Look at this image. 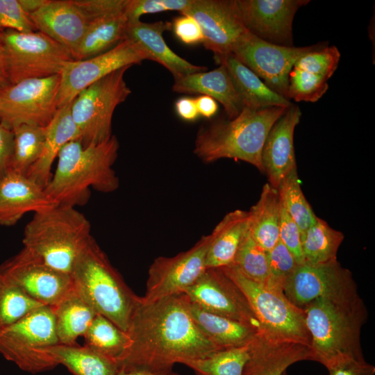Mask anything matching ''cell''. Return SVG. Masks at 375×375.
Masks as SVG:
<instances>
[{"instance_id": "6da1fadb", "label": "cell", "mask_w": 375, "mask_h": 375, "mask_svg": "<svg viewBox=\"0 0 375 375\" xmlns=\"http://www.w3.org/2000/svg\"><path fill=\"white\" fill-rule=\"evenodd\" d=\"M126 333L130 344L117 360L118 368L169 370L220 349L197 326L184 292L149 303L140 299Z\"/></svg>"}, {"instance_id": "7a4b0ae2", "label": "cell", "mask_w": 375, "mask_h": 375, "mask_svg": "<svg viewBox=\"0 0 375 375\" xmlns=\"http://www.w3.org/2000/svg\"><path fill=\"white\" fill-rule=\"evenodd\" d=\"M119 144L115 135L108 140L83 147L79 140L67 143L60 151L56 169L44 188L55 205L72 207L85 204L90 188L110 193L119 186L112 165Z\"/></svg>"}, {"instance_id": "3957f363", "label": "cell", "mask_w": 375, "mask_h": 375, "mask_svg": "<svg viewBox=\"0 0 375 375\" xmlns=\"http://www.w3.org/2000/svg\"><path fill=\"white\" fill-rule=\"evenodd\" d=\"M313 361L326 368L346 358H364L361 328L367 312L358 292L320 297L303 308Z\"/></svg>"}, {"instance_id": "277c9868", "label": "cell", "mask_w": 375, "mask_h": 375, "mask_svg": "<svg viewBox=\"0 0 375 375\" xmlns=\"http://www.w3.org/2000/svg\"><path fill=\"white\" fill-rule=\"evenodd\" d=\"M287 108H244L235 118L219 119L201 126L193 152L204 162L231 158L248 162L263 172L261 156L265 140Z\"/></svg>"}, {"instance_id": "5b68a950", "label": "cell", "mask_w": 375, "mask_h": 375, "mask_svg": "<svg viewBox=\"0 0 375 375\" xmlns=\"http://www.w3.org/2000/svg\"><path fill=\"white\" fill-rule=\"evenodd\" d=\"M73 289L99 315L127 331L140 302L93 237L71 272Z\"/></svg>"}, {"instance_id": "8992f818", "label": "cell", "mask_w": 375, "mask_h": 375, "mask_svg": "<svg viewBox=\"0 0 375 375\" xmlns=\"http://www.w3.org/2000/svg\"><path fill=\"white\" fill-rule=\"evenodd\" d=\"M92 237L91 224L83 213L74 207L55 205L34 213L24 228L22 242L47 265L71 275Z\"/></svg>"}, {"instance_id": "52a82bcc", "label": "cell", "mask_w": 375, "mask_h": 375, "mask_svg": "<svg viewBox=\"0 0 375 375\" xmlns=\"http://www.w3.org/2000/svg\"><path fill=\"white\" fill-rule=\"evenodd\" d=\"M1 37L10 85L60 74L65 65L74 60L67 48L40 31L4 29Z\"/></svg>"}, {"instance_id": "ba28073f", "label": "cell", "mask_w": 375, "mask_h": 375, "mask_svg": "<svg viewBox=\"0 0 375 375\" xmlns=\"http://www.w3.org/2000/svg\"><path fill=\"white\" fill-rule=\"evenodd\" d=\"M131 67L119 69L83 90L72 101L71 115L83 147L108 140L116 107L131 94L124 80Z\"/></svg>"}, {"instance_id": "9c48e42d", "label": "cell", "mask_w": 375, "mask_h": 375, "mask_svg": "<svg viewBox=\"0 0 375 375\" xmlns=\"http://www.w3.org/2000/svg\"><path fill=\"white\" fill-rule=\"evenodd\" d=\"M56 344L58 340L52 306H40L0 332V354L32 374L57 366L44 351Z\"/></svg>"}, {"instance_id": "30bf717a", "label": "cell", "mask_w": 375, "mask_h": 375, "mask_svg": "<svg viewBox=\"0 0 375 375\" xmlns=\"http://www.w3.org/2000/svg\"><path fill=\"white\" fill-rule=\"evenodd\" d=\"M245 296L260 325V331L310 347V337L303 309L294 305L283 292L258 283L235 265L220 268Z\"/></svg>"}, {"instance_id": "8fae6325", "label": "cell", "mask_w": 375, "mask_h": 375, "mask_svg": "<svg viewBox=\"0 0 375 375\" xmlns=\"http://www.w3.org/2000/svg\"><path fill=\"white\" fill-rule=\"evenodd\" d=\"M60 74L31 78L0 92V123L8 129L23 125L46 127L56 115Z\"/></svg>"}, {"instance_id": "7c38bea8", "label": "cell", "mask_w": 375, "mask_h": 375, "mask_svg": "<svg viewBox=\"0 0 375 375\" xmlns=\"http://www.w3.org/2000/svg\"><path fill=\"white\" fill-rule=\"evenodd\" d=\"M211 233L202 236L190 249L172 257L159 256L148 270L143 303L184 292L206 271V258Z\"/></svg>"}, {"instance_id": "4fadbf2b", "label": "cell", "mask_w": 375, "mask_h": 375, "mask_svg": "<svg viewBox=\"0 0 375 375\" xmlns=\"http://www.w3.org/2000/svg\"><path fill=\"white\" fill-rule=\"evenodd\" d=\"M317 46H281L266 42L248 32L232 54L271 90L288 99V78L292 69L299 58Z\"/></svg>"}, {"instance_id": "5bb4252c", "label": "cell", "mask_w": 375, "mask_h": 375, "mask_svg": "<svg viewBox=\"0 0 375 375\" xmlns=\"http://www.w3.org/2000/svg\"><path fill=\"white\" fill-rule=\"evenodd\" d=\"M144 60H149L145 51L126 39L103 53L67 62L60 73L59 108L71 103L83 90L109 74Z\"/></svg>"}, {"instance_id": "9a60e30c", "label": "cell", "mask_w": 375, "mask_h": 375, "mask_svg": "<svg viewBox=\"0 0 375 375\" xmlns=\"http://www.w3.org/2000/svg\"><path fill=\"white\" fill-rule=\"evenodd\" d=\"M0 272L44 306H54L73 290L70 274L49 266L24 247L0 266Z\"/></svg>"}, {"instance_id": "2e32d148", "label": "cell", "mask_w": 375, "mask_h": 375, "mask_svg": "<svg viewBox=\"0 0 375 375\" xmlns=\"http://www.w3.org/2000/svg\"><path fill=\"white\" fill-rule=\"evenodd\" d=\"M358 292L351 272L334 260L321 264H299L283 288L285 297L303 308L320 297H336Z\"/></svg>"}, {"instance_id": "e0dca14e", "label": "cell", "mask_w": 375, "mask_h": 375, "mask_svg": "<svg viewBox=\"0 0 375 375\" xmlns=\"http://www.w3.org/2000/svg\"><path fill=\"white\" fill-rule=\"evenodd\" d=\"M184 293L203 309L247 324L258 331L260 325L245 296L220 268L206 269Z\"/></svg>"}, {"instance_id": "ac0fdd59", "label": "cell", "mask_w": 375, "mask_h": 375, "mask_svg": "<svg viewBox=\"0 0 375 375\" xmlns=\"http://www.w3.org/2000/svg\"><path fill=\"white\" fill-rule=\"evenodd\" d=\"M181 13L196 19L203 33V44L214 57L232 53L249 32L240 19L235 0H193Z\"/></svg>"}, {"instance_id": "d6986e66", "label": "cell", "mask_w": 375, "mask_h": 375, "mask_svg": "<svg viewBox=\"0 0 375 375\" xmlns=\"http://www.w3.org/2000/svg\"><path fill=\"white\" fill-rule=\"evenodd\" d=\"M247 30L266 42L292 46V22L308 0H235Z\"/></svg>"}, {"instance_id": "ffe728a7", "label": "cell", "mask_w": 375, "mask_h": 375, "mask_svg": "<svg viewBox=\"0 0 375 375\" xmlns=\"http://www.w3.org/2000/svg\"><path fill=\"white\" fill-rule=\"evenodd\" d=\"M242 375H283L288 367L302 360H313L308 345L259 331L249 344Z\"/></svg>"}, {"instance_id": "44dd1931", "label": "cell", "mask_w": 375, "mask_h": 375, "mask_svg": "<svg viewBox=\"0 0 375 375\" xmlns=\"http://www.w3.org/2000/svg\"><path fill=\"white\" fill-rule=\"evenodd\" d=\"M301 116L300 108L292 104L274 123L262 151L263 172L270 185L277 189L281 181L297 168L294 133Z\"/></svg>"}, {"instance_id": "7402d4cb", "label": "cell", "mask_w": 375, "mask_h": 375, "mask_svg": "<svg viewBox=\"0 0 375 375\" xmlns=\"http://www.w3.org/2000/svg\"><path fill=\"white\" fill-rule=\"evenodd\" d=\"M28 15L38 31L67 48L75 60L88 21L73 0H47Z\"/></svg>"}, {"instance_id": "603a6c76", "label": "cell", "mask_w": 375, "mask_h": 375, "mask_svg": "<svg viewBox=\"0 0 375 375\" xmlns=\"http://www.w3.org/2000/svg\"><path fill=\"white\" fill-rule=\"evenodd\" d=\"M55 204L44 189L26 176L8 171L0 179V225H15L26 213L37 212Z\"/></svg>"}, {"instance_id": "cb8c5ba5", "label": "cell", "mask_w": 375, "mask_h": 375, "mask_svg": "<svg viewBox=\"0 0 375 375\" xmlns=\"http://www.w3.org/2000/svg\"><path fill=\"white\" fill-rule=\"evenodd\" d=\"M170 29L172 24L164 21L153 23H145L140 20L130 22H128L126 39L139 45L147 54L149 60L165 67L174 79L206 71V67L190 63L169 47L162 33Z\"/></svg>"}, {"instance_id": "d4e9b609", "label": "cell", "mask_w": 375, "mask_h": 375, "mask_svg": "<svg viewBox=\"0 0 375 375\" xmlns=\"http://www.w3.org/2000/svg\"><path fill=\"white\" fill-rule=\"evenodd\" d=\"M172 90L177 93L200 94L214 99L223 106L228 119L235 118L243 109L232 79L223 65L209 72L174 79Z\"/></svg>"}, {"instance_id": "484cf974", "label": "cell", "mask_w": 375, "mask_h": 375, "mask_svg": "<svg viewBox=\"0 0 375 375\" xmlns=\"http://www.w3.org/2000/svg\"><path fill=\"white\" fill-rule=\"evenodd\" d=\"M72 102L59 108L51 122L46 126V135L41 154L26 176L42 188L52 177L51 167L62 147L78 139V133L71 115Z\"/></svg>"}, {"instance_id": "4316f807", "label": "cell", "mask_w": 375, "mask_h": 375, "mask_svg": "<svg viewBox=\"0 0 375 375\" xmlns=\"http://www.w3.org/2000/svg\"><path fill=\"white\" fill-rule=\"evenodd\" d=\"M217 64L227 69L243 108L259 109L280 106L288 108L290 101L271 90L253 72L232 53L214 57Z\"/></svg>"}, {"instance_id": "83f0119b", "label": "cell", "mask_w": 375, "mask_h": 375, "mask_svg": "<svg viewBox=\"0 0 375 375\" xmlns=\"http://www.w3.org/2000/svg\"><path fill=\"white\" fill-rule=\"evenodd\" d=\"M249 231L248 211L235 210L227 213L211 233L212 240L206 258V269L222 268L233 263L238 249Z\"/></svg>"}, {"instance_id": "f1b7e54d", "label": "cell", "mask_w": 375, "mask_h": 375, "mask_svg": "<svg viewBox=\"0 0 375 375\" xmlns=\"http://www.w3.org/2000/svg\"><path fill=\"white\" fill-rule=\"evenodd\" d=\"M190 310L200 331L220 349L246 346L259 331L247 324L210 312L190 301Z\"/></svg>"}, {"instance_id": "f546056e", "label": "cell", "mask_w": 375, "mask_h": 375, "mask_svg": "<svg viewBox=\"0 0 375 375\" xmlns=\"http://www.w3.org/2000/svg\"><path fill=\"white\" fill-rule=\"evenodd\" d=\"M281 208L278 190L267 183L262 187L258 201L248 211L249 233L267 252L279 240Z\"/></svg>"}, {"instance_id": "4dcf8cb0", "label": "cell", "mask_w": 375, "mask_h": 375, "mask_svg": "<svg viewBox=\"0 0 375 375\" xmlns=\"http://www.w3.org/2000/svg\"><path fill=\"white\" fill-rule=\"evenodd\" d=\"M53 307L58 343L76 344L83 337L97 312L74 289Z\"/></svg>"}, {"instance_id": "1f68e13d", "label": "cell", "mask_w": 375, "mask_h": 375, "mask_svg": "<svg viewBox=\"0 0 375 375\" xmlns=\"http://www.w3.org/2000/svg\"><path fill=\"white\" fill-rule=\"evenodd\" d=\"M57 365L72 375H116L117 362L85 345L56 344L44 350Z\"/></svg>"}, {"instance_id": "d6a6232c", "label": "cell", "mask_w": 375, "mask_h": 375, "mask_svg": "<svg viewBox=\"0 0 375 375\" xmlns=\"http://www.w3.org/2000/svg\"><path fill=\"white\" fill-rule=\"evenodd\" d=\"M128 22L124 12L88 22L75 60H85L103 53L126 40Z\"/></svg>"}, {"instance_id": "836d02e7", "label": "cell", "mask_w": 375, "mask_h": 375, "mask_svg": "<svg viewBox=\"0 0 375 375\" xmlns=\"http://www.w3.org/2000/svg\"><path fill=\"white\" fill-rule=\"evenodd\" d=\"M344 234L331 228L324 219L317 217L301 235L304 262L321 264L337 260Z\"/></svg>"}, {"instance_id": "e575fe53", "label": "cell", "mask_w": 375, "mask_h": 375, "mask_svg": "<svg viewBox=\"0 0 375 375\" xmlns=\"http://www.w3.org/2000/svg\"><path fill=\"white\" fill-rule=\"evenodd\" d=\"M83 338L84 345L116 362L130 344V338L126 331L98 313Z\"/></svg>"}, {"instance_id": "d590c367", "label": "cell", "mask_w": 375, "mask_h": 375, "mask_svg": "<svg viewBox=\"0 0 375 375\" xmlns=\"http://www.w3.org/2000/svg\"><path fill=\"white\" fill-rule=\"evenodd\" d=\"M12 131L14 149L9 171L26 176L41 154L46 127L23 124Z\"/></svg>"}, {"instance_id": "8d00e7d4", "label": "cell", "mask_w": 375, "mask_h": 375, "mask_svg": "<svg viewBox=\"0 0 375 375\" xmlns=\"http://www.w3.org/2000/svg\"><path fill=\"white\" fill-rule=\"evenodd\" d=\"M248 350L249 344L219 349L183 365L192 369L196 375H242Z\"/></svg>"}, {"instance_id": "74e56055", "label": "cell", "mask_w": 375, "mask_h": 375, "mask_svg": "<svg viewBox=\"0 0 375 375\" xmlns=\"http://www.w3.org/2000/svg\"><path fill=\"white\" fill-rule=\"evenodd\" d=\"M277 190L283 208L297 224L302 235L317 217L303 195L297 168L281 181Z\"/></svg>"}, {"instance_id": "f35d334b", "label": "cell", "mask_w": 375, "mask_h": 375, "mask_svg": "<svg viewBox=\"0 0 375 375\" xmlns=\"http://www.w3.org/2000/svg\"><path fill=\"white\" fill-rule=\"evenodd\" d=\"M40 306L0 272V332Z\"/></svg>"}, {"instance_id": "ab89813d", "label": "cell", "mask_w": 375, "mask_h": 375, "mask_svg": "<svg viewBox=\"0 0 375 375\" xmlns=\"http://www.w3.org/2000/svg\"><path fill=\"white\" fill-rule=\"evenodd\" d=\"M232 265L249 278L267 285L269 281L267 252L253 240L249 231L241 242Z\"/></svg>"}, {"instance_id": "60d3db41", "label": "cell", "mask_w": 375, "mask_h": 375, "mask_svg": "<svg viewBox=\"0 0 375 375\" xmlns=\"http://www.w3.org/2000/svg\"><path fill=\"white\" fill-rule=\"evenodd\" d=\"M326 78L293 67L289 74L288 99L295 101L316 102L328 89Z\"/></svg>"}, {"instance_id": "b9f144b4", "label": "cell", "mask_w": 375, "mask_h": 375, "mask_svg": "<svg viewBox=\"0 0 375 375\" xmlns=\"http://www.w3.org/2000/svg\"><path fill=\"white\" fill-rule=\"evenodd\" d=\"M340 59V53L336 47L318 44L315 49L299 58L294 67L328 80L337 69Z\"/></svg>"}, {"instance_id": "7bdbcfd3", "label": "cell", "mask_w": 375, "mask_h": 375, "mask_svg": "<svg viewBox=\"0 0 375 375\" xmlns=\"http://www.w3.org/2000/svg\"><path fill=\"white\" fill-rule=\"evenodd\" d=\"M267 258L269 281L267 286L283 292L285 282L299 264L280 240L267 252Z\"/></svg>"}, {"instance_id": "ee69618b", "label": "cell", "mask_w": 375, "mask_h": 375, "mask_svg": "<svg viewBox=\"0 0 375 375\" xmlns=\"http://www.w3.org/2000/svg\"><path fill=\"white\" fill-rule=\"evenodd\" d=\"M193 0H129L125 10L128 21L135 22L146 14L176 10L182 12L192 3Z\"/></svg>"}, {"instance_id": "f6af8a7d", "label": "cell", "mask_w": 375, "mask_h": 375, "mask_svg": "<svg viewBox=\"0 0 375 375\" xmlns=\"http://www.w3.org/2000/svg\"><path fill=\"white\" fill-rule=\"evenodd\" d=\"M4 28L26 33L38 31L19 0H0V30Z\"/></svg>"}, {"instance_id": "bcb514c9", "label": "cell", "mask_w": 375, "mask_h": 375, "mask_svg": "<svg viewBox=\"0 0 375 375\" xmlns=\"http://www.w3.org/2000/svg\"><path fill=\"white\" fill-rule=\"evenodd\" d=\"M88 22L125 12L129 0H73Z\"/></svg>"}, {"instance_id": "7dc6e473", "label": "cell", "mask_w": 375, "mask_h": 375, "mask_svg": "<svg viewBox=\"0 0 375 375\" xmlns=\"http://www.w3.org/2000/svg\"><path fill=\"white\" fill-rule=\"evenodd\" d=\"M279 240L290 251L298 264L304 262L300 229L283 206L279 226Z\"/></svg>"}, {"instance_id": "c3c4849f", "label": "cell", "mask_w": 375, "mask_h": 375, "mask_svg": "<svg viewBox=\"0 0 375 375\" xmlns=\"http://www.w3.org/2000/svg\"><path fill=\"white\" fill-rule=\"evenodd\" d=\"M172 29L176 38L185 44L193 45L203 42L201 27L190 15L181 14L176 17L172 24Z\"/></svg>"}, {"instance_id": "681fc988", "label": "cell", "mask_w": 375, "mask_h": 375, "mask_svg": "<svg viewBox=\"0 0 375 375\" xmlns=\"http://www.w3.org/2000/svg\"><path fill=\"white\" fill-rule=\"evenodd\" d=\"M328 375H375V367L365 358H346L326 368Z\"/></svg>"}, {"instance_id": "f907efd6", "label": "cell", "mask_w": 375, "mask_h": 375, "mask_svg": "<svg viewBox=\"0 0 375 375\" xmlns=\"http://www.w3.org/2000/svg\"><path fill=\"white\" fill-rule=\"evenodd\" d=\"M14 149V133L0 123V179L9 171Z\"/></svg>"}, {"instance_id": "816d5d0a", "label": "cell", "mask_w": 375, "mask_h": 375, "mask_svg": "<svg viewBox=\"0 0 375 375\" xmlns=\"http://www.w3.org/2000/svg\"><path fill=\"white\" fill-rule=\"evenodd\" d=\"M175 110L177 115L187 122H194L199 116L195 99L192 97L178 99L175 103Z\"/></svg>"}, {"instance_id": "f5cc1de1", "label": "cell", "mask_w": 375, "mask_h": 375, "mask_svg": "<svg viewBox=\"0 0 375 375\" xmlns=\"http://www.w3.org/2000/svg\"><path fill=\"white\" fill-rule=\"evenodd\" d=\"M196 105L199 115L210 119L218 110L217 101L206 95H200L195 98Z\"/></svg>"}, {"instance_id": "db71d44e", "label": "cell", "mask_w": 375, "mask_h": 375, "mask_svg": "<svg viewBox=\"0 0 375 375\" xmlns=\"http://www.w3.org/2000/svg\"><path fill=\"white\" fill-rule=\"evenodd\" d=\"M116 375H180L175 372L173 369L161 371H149L134 368H118Z\"/></svg>"}, {"instance_id": "11a10c76", "label": "cell", "mask_w": 375, "mask_h": 375, "mask_svg": "<svg viewBox=\"0 0 375 375\" xmlns=\"http://www.w3.org/2000/svg\"><path fill=\"white\" fill-rule=\"evenodd\" d=\"M1 31V30H0V92L3 91L6 88L10 85L5 67Z\"/></svg>"}, {"instance_id": "9f6ffc18", "label": "cell", "mask_w": 375, "mask_h": 375, "mask_svg": "<svg viewBox=\"0 0 375 375\" xmlns=\"http://www.w3.org/2000/svg\"><path fill=\"white\" fill-rule=\"evenodd\" d=\"M47 0H19L24 11L30 15L40 8Z\"/></svg>"}, {"instance_id": "6f0895ef", "label": "cell", "mask_w": 375, "mask_h": 375, "mask_svg": "<svg viewBox=\"0 0 375 375\" xmlns=\"http://www.w3.org/2000/svg\"><path fill=\"white\" fill-rule=\"evenodd\" d=\"M283 375H288L287 372H284Z\"/></svg>"}]
</instances>
